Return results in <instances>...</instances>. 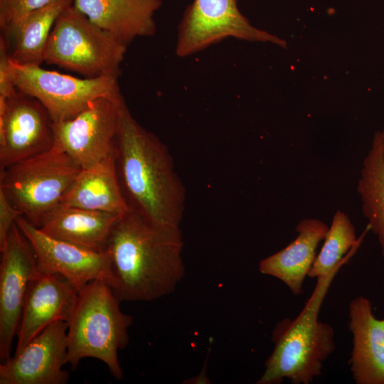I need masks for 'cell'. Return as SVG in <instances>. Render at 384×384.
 <instances>
[{
  "label": "cell",
  "instance_id": "1",
  "mask_svg": "<svg viewBox=\"0 0 384 384\" xmlns=\"http://www.w3.org/2000/svg\"><path fill=\"white\" fill-rule=\"evenodd\" d=\"M183 245L180 227L156 224L132 209L120 215L105 249L119 302H151L172 293L185 273Z\"/></svg>",
  "mask_w": 384,
  "mask_h": 384
},
{
  "label": "cell",
  "instance_id": "2",
  "mask_svg": "<svg viewBox=\"0 0 384 384\" xmlns=\"http://www.w3.org/2000/svg\"><path fill=\"white\" fill-rule=\"evenodd\" d=\"M116 166L130 209L159 225L180 227L186 190L168 147L119 104Z\"/></svg>",
  "mask_w": 384,
  "mask_h": 384
},
{
  "label": "cell",
  "instance_id": "3",
  "mask_svg": "<svg viewBox=\"0 0 384 384\" xmlns=\"http://www.w3.org/2000/svg\"><path fill=\"white\" fill-rule=\"evenodd\" d=\"M340 265L317 278L314 289L294 319L280 321L272 333L274 348L257 384H309L322 373L323 364L336 348L333 327L319 319V311Z\"/></svg>",
  "mask_w": 384,
  "mask_h": 384
},
{
  "label": "cell",
  "instance_id": "4",
  "mask_svg": "<svg viewBox=\"0 0 384 384\" xmlns=\"http://www.w3.org/2000/svg\"><path fill=\"white\" fill-rule=\"evenodd\" d=\"M119 300L105 279L88 283L79 293L68 321L66 363L73 370L92 358L107 365L117 380L123 377L118 351L129 343L132 317L122 312Z\"/></svg>",
  "mask_w": 384,
  "mask_h": 384
},
{
  "label": "cell",
  "instance_id": "5",
  "mask_svg": "<svg viewBox=\"0 0 384 384\" xmlns=\"http://www.w3.org/2000/svg\"><path fill=\"white\" fill-rule=\"evenodd\" d=\"M127 48L73 4L60 14L53 27L44 62L87 78L119 77Z\"/></svg>",
  "mask_w": 384,
  "mask_h": 384
},
{
  "label": "cell",
  "instance_id": "6",
  "mask_svg": "<svg viewBox=\"0 0 384 384\" xmlns=\"http://www.w3.org/2000/svg\"><path fill=\"white\" fill-rule=\"evenodd\" d=\"M82 170L53 147L0 171V189L28 221L38 227Z\"/></svg>",
  "mask_w": 384,
  "mask_h": 384
},
{
  "label": "cell",
  "instance_id": "7",
  "mask_svg": "<svg viewBox=\"0 0 384 384\" xmlns=\"http://www.w3.org/2000/svg\"><path fill=\"white\" fill-rule=\"evenodd\" d=\"M11 68L16 89L37 99L55 122L73 118L100 97L123 98L116 76L78 78L11 59Z\"/></svg>",
  "mask_w": 384,
  "mask_h": 384
},
{
  "label": "cell",
  "instance_id": "8",
  "mask_svg": "<svg viewBox=\"0 0 384 384\" xmlns=\"http://www.w3.org/2000/svg\"><path fill=\"white\" fill-rule=\"evenodd\" d=\"M228 38L283 45L276 36L252 26L237 0H193L178 26L176 54L187 57Z\"/></svg>",
  "mask_w": 384,
  "mask_h": 384
},
{
  "label": "cell",
  "instance_id": "9",
  "mask_svg": "<svg viewBox=\"0 0 384 384\" xmlns=\"http://www.w3.org/2000/svg\"><path fill=\"white\" fill-rule=\"evenodd\" d=\"M122 100L100 97L73 118L53 122V147L68 154L82 169L108 158L116 149Z\"/></svg>",
  "mask_w": 384,
  "mask_h": 384
},
{
  "label": "cell",
  "instance_id": "10",
  "mask_svg": "<svg viewBox=\"0 0 384 384\" xmlns=\"http://www.w3.org/2000/svg\"><path fill=\"white\" fill-rule=\"evenodd\" d=\"M53 120L36 98L18 92L0 102V171L50 149Z\"/></svg>",
  "mask_w": 384,
  "mask_h": 384
},
{
  "label": "cell",
  "instance_id": "11",
  "mask_svg": "<svg viewBox=\"0 0 384 384\" xmlns=\"http://www.w3.org/2000/svg\"><path fill=\"white\" fill-rule=\"evenodd\" d=\"M0 251V359L4 362L11 357L28 284L39 271L33 248L16 223Z\"/></svg>",
  "mask_w": 384,
  "mask_h": 384
},
{
  "label": "cell",
  "instance_id": "12",
  "mask_svg": "<svg viewBox=\"0 0 384 384\" xmlns=\"http://www.w3.org/2000/svg\"><path fill=\"white\" fill-rule=\"evenodd\" d=\"M29 241L38 271L65 277L80 292L88 283L104 278L111 284L106 251H96L48 235L23 215L16 220Z\"/></svg>",
  "mask_w": 384,
  "mask_h": 384
},
{
  "label": "cell",
  "instance_id": "13",
  "mask_svg": "<svg viewBox=\"0 0 384 384\" xmlns=\"http://www.w3.org/2000/svg\"><path fill=\"white\" fill-rule=\"evenodd\" d=\"M68 322L47 326L18 353L0 365V384H65Z\"/></svg>",
  "mask_w": 384,
  "mask_h": 384
},
{
  "label": "cell",
  "instance_id": "14",
  "mask_svg": "<svg viewBox=\"0 0 384 384\" xmlns=\"http://www.w3.org/2000/svg\"><path fill=\"white\" fill-rule=\"evenodd\" d=\"M78 293L63 276L39 272L28 284L14 354L51 324L68 322Z\"/></svg>",
  "mask_w": 384,
  "mask_h": 384
},
{
  "label": "cell",
  "instance_id": "15",
  "mask_svg": "<svg viewBox=\"0 0 384 384\" xmlns=\"http://www.w3.org/2000/svg\"><path fill=\"white\" fill-rule=\"evenodd\" d=\"M353 347L349 365L356 384H384V319L373 312L371 302L358 296L349 304Z\"/></svg>",
  "mask_w": 384,
  "mask_h": 384
},
{
  "label": "cell",
  "instance_id": "16",
  "mask_svg": "<svg viewBox=\"0 0 384 384\" xmlns=\"http://www.w3.org/2000/svg\"><path fill=\"white\" fill-rule=\"evenodd\" d=\"M88 19L128 46L138 37L156 32L154 14L161 0H74Z\"/></svg>",
  "mask_w": 384,
  "mask_h": 384
},
{
  "label": "cell",
  "instance_id": "17",
  "mask_svg": "<svg viewBox=\"0 0 384 384\" xmlns=\"http://www.w3.org/2000/svg\"><path fill=\"white\" fill-rule=\"evenodd\" d=\"M329 226L316 218H305L296 227L297 235L279 251L259 263L262 274L282 281L295 296L303 293V283L313 265L316 249L324 240Z\"/></svg>",
  "mask_w": 384,
  "mask_h": 384
},
{
  "label": "cell",
  "instance_id": "18",
  "mask_svg": "<svg viewBox=\"0 0 384 384\" xmlns=\"http://www.w3.org/2000/svg\"><path fill=\"white\" fill-rule=\"evenodd\" d=\"M60 204L119 215L129 211L118 178L115 152L93 166L82 169Z\"/></svg>",
  "mask_w": 384,
  "mask_h": 384
},
{
  "label": "cell",
  "instance_id": "19",
  "mask_svg": "<svg viewBox=\"0 0 384 384\" xmlns=\"http://www.w3.org/2000/svg\"><path fill=\"white\" fill-rule=\"evenodd\" d=\"M120 215L58 204L38 227L48 235L96 251H105Z\"/></svg>",
  "mask_w": 384,
  "mask_h": 384
},
{
  "label": "cell",
  "instance_id": "20",
  "mask_svg": "<svg viewBox=\"0 0 384 384\" xmlns=\"http://www.w3.org/2000/svg\"><path fill=\"white\" fill-rule=\"evenodd\" d=\"M74 0H54L38 9L6 32L11 60L19 64L41 65L53 27L60 14Z\"/></svg>",
  "mask_w": 384,
  "mask_h": 384
},
{
  "label": "cell",
  "instance_id": "21",
  "mask_svg": "<svg viewBox=\"0 0 384 384\" xmlns=\"http://www.w3.org/2000/svg\"><path fill=\"white\" fill-rule=\"evenodd\" d=\"M357 191L368 228L376 235L384 257V155L375 134L363 162Z\"/></svg>",
  "mask_w": 384,
  "mask_h": 384
},
{
  "label": "cell",
  "instance_id": "22",
  "mask_svg": "<svg viewBox=\"0 0 384 384\" xmlns=\"http://www.w3.org/2000/svg\"><path fill=\"white\" fill-rule=\"evenodd\" d=\"M363 236L364 234L358 239L348 215L343 211L337 210L308 277L316 279L324 277L338 265L346 263L356 252Z\"/></svg>",
  "mask_w": 384,
  "mask_h": 384
},
{
  "label": "cell",
  "instance_id": "23",
  "mask_svg": "<svg viewBox=\"0 0 384 384\" xmlns=\"http://www.w3.org/2000/svg\"><path fill=\"white\" fill-rule=\"evenodd\" d=\"M54 0H0V28L6 32L31 13Z\"/></svg>",
  "mask_w": 384,
  "mask_h": 384
},
{
  "label": "cell",
  "instance_id": "24",
  "mask_svg": "<svg viewBox=\"0 0 384 384\" xmlns=\"http://www.w3.org/2000/svg\"><path fill=\"white\" fill-rule=\"evenodd\" d=\"M11 59L7 38L1 34L0 36V101L6 100L18 92L12 79Z\"/></svg>",
  "mask_w": 384,
  "mask_h": 384
},
{
  "label": "cell",
  "instance_id": "25",
  "mask_svg": "<svg viewBox=\"0 0 384 384\" xmlns=\"http://www.w3.org/2000/svg\"><path fill=\"white\" fill-rule=\"evenodd\" d=\"M20 215L21 213L0 189V250L4 248L9 232Z\"/></svg>",
  "mask_w": 384,
  "mask_h": 384
},
{
  "label": "cell",
  "instance_id": "26",
  "mask_svg": "<svg viewBox=\"0 0 384 384\" xmlns=\"http://www.w3.org/2000/svg\"><path fill=\"white\" fill-rule=\"evenodd\" d=\"M380 144V146L384 155V130L382 132H377L375 133Z\"/></svg>",
  "mask_w": 384,
  "mask_h": 384
}]
</instances>
